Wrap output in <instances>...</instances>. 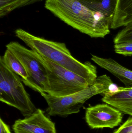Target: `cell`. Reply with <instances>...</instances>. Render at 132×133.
<instances>
[{
    "mask_svg": "<svg viewBox=\"0 0 132 133\" xmlns=\"http://www.w3.org/2000/svg\"><path fill=\"white\" fill-rule=\"evenodd\" d=\"M21 78L11 70L0 58V101L19 110L24 117L36 109L22 84Z\"/></svg>",
    "mask_w": 132,
    "mask_h": 133,
    "instance_id": "4",
    "label": "cell"
},
{
    "mask_svg": "<svg viewBox=\"0 0 132 133\" xmlns=\"http://www.w3.org/2000/svg\"><path fill=\"white\" fill-rule=\"evenodd\" d=\"M114 47L116 54L125 56H132V41L115 44Z\"/></svg>",
    "mask_w": 132,
    "mask_h": 133,
    "instance_id": "16",
    "label": "cell"
},
{
    "mask_svg": "<svg viewBox=\"0 0 132 133\" xmlns=\"http://www.w3.org/2000/svg\"><path fill=\"white\" fill-rule=\"evenodd\" d=\"M102 100L120 111L132 116V87H121L119 91L104 96Z\"/></svg>",
    "mask_w": 132,
    "mask_h": 133,
    "instance_id": "10",
    "label": "cell"
},
{
    "mask_svg": "<svg viewBox=\"0 0 132 133\" xmlns=\"http://www.w3.org/2000/svg\"><path fill=\"white\" fill-rule=\"evenodd\" d=\"M91 60L98 66L117 77L126 87H132V71L111 58H105L91 55Z\"/></svg>",
    "mask_w": 132,
    "mask_h": 133,
    "instance_id": "9",
    "label": "cell"
},
{
    "mask_svg": "<svg viewBox=\"0 0 132 133\" xmlns=\"http://www.w3.org/2000/svg\"><path fill=\"white\" fill-rule=\"evenodd\" d=\"M85 118L91 129H112L121 123L122 115L120 111L105 103L87 108Z\"/></svg>",
    "mask_w": 132,
    "mask_h": 133,
    "instance_id": "7",
    "label": "cell"
},
{
    "mask_svg": "<svg viewBox=\"0 0 132 133\" xmlns=\"http://www.w3.org/2000/svg\"><path fill=\"white\" fill-rule=\"evenodd\" d=\"M15 36L33 51L51 61L76 74L94 84L97 78V68L90 62L82 63L74 58L64 43L48 40L35 36L21 29Z\"/></svg>",
    "mask_w": 132,
    "mask_h": 133,
    "instance_id": "2",
    "label": "cell"
},
{
    "mask_svg": "<svg viewBox=\"0 0 132 133\" xmlns=\"http://www.w3.org/2000/svg\"><path fill=\"white\" fill-rule=\"evenodd\" d=\"M0 133H12L10 127L4 122L2 119L0 118Z\"/></svg>",
    "mask_w": 132,
    "mask_h": 133,
    "instance_id": "18",
    "label": "cell"
},
{
    "mask_svg": "<svg viewBox=\"0 0 132 133\" xmlns=\"http://www.w3.org/2000/svg\"><path fill=\"white\" fill-rule=\"evenodd\" d=\"M33 51L46 69L49 84V90L46 93L54 97H64L80 91L94 84L85 78Z\"/></svg>",
    "mask_w": 132,
    "mask_h": 133,
    "instance_id": "5",
    "label": "cell"
},
{
    "mask_svg": "<svg viewBox=\"0 0 132 133\" xmlns=\"http://www.w3.org/2000/svg\"><path fill=\"white\" fill-rule=\"evenodd\" d=\"M45 7L68 25L91 38H104L111 32V23L78 0H46Z\"/></svg>",
    "mask_w": 132,
    "mask_h": 133,
    "instance_id": "1",
    "label": "cell"
},
{
    "mask_svg": "<svg viewBox=\"0 0 132 133\" xmlns=\"http://www.w3.org/2000/svg\"><path fill=\"white\" fill-rule=\"evenodd\" d=\"M113 83L106 74L98 77L93 85L76 93L62 97H54L46 93L41 94L48 104L46 109L50 116L67 117L78 113L84 103L94 95L101 94L107 90Z\"/></svg>",
    "mask_w": 132,
    "mask_h": 133,
    "instance_id": "3",
    "label": "cell"
},
{
    "mask_svg": "<svg viewBox=\"0 0 132 133\" xmlns=\"http://www.w3.org/2000/svg\"><path fill=\"white\" fill-rule=\"evenodd\" d=\"M21 62L28 75L24 84L40 94L47 93L49 90L47 73L42 62L34 54L32 50L27 49L17 42H11L6 45Z\"/></svg>",
    "mask_w": 132,
    "mask_h": 133,
    "instance_id": "6",
    "label": "cell"
},
{
    "mask_svg": "<svg viewBox=\"0 0 132 133\" xmlns=\"http://www.w3.org/2000/svg\"><path fill=\"white\" fill-rule=\"evenodd\" d=\"M12 129L14 133H57L55 123L40 109L25 118L15 120Z\"/></svg>",
    "mask_w": 132,
    "mask_h": 133,
    "instance_id": "8",
    "label": "cell"
},
{
    "mask_svg": "<svg viewBox=\"0 0 132 133\" xmlns=\"http://www.w3.org/2000/svg\"><path fill=\"white\" fill-rule=\"evenodd\" d=\"M1 57L5 64L11 70L21 77L22 81L27 79L28 74L25 67L11 51L6 49L4 55Z\"/></svg>",
    "mask_w": 132,
    "mask_h": 133,
    "instance_id": "13",
    "label": "cell"
},
{
    "mask_svg": "<svg viewBox=\"0 0 132 133\" xmlns=\"http://www.w3.org/2000/svg\"><path fill=\"white\" fill-rule=\"evenodd\" d=\"M129 41H132V22L120 30L114 39V44Z\"/></svg>",
    "mask_w": 132,
    "mask_h": 133,
    "instance_id": "15",
    "label": "cell"
},
{
    "mask_svg": "<svg viewBox=\"0 0 132 133\" xmlns=\"http://www.w3.org/2000/svg\"><path fill=\"white\" fill-rule=\"evenodd\" d=\"M132 22V0H117L111 29L125 27Z\"/></svg>",
    "mask_w": 132,
    "mask_h": 133,
    "instance_id": "12",
    "label": "cell"
},
{
    "mask_svg": "<svg viewBox=\"0 0 132 133\" xmlns=\"http://www.w3.org/2000/svg\"><path fill=\"white\" fill-rule=\"evenodd\" d=\"M112 133H132V117L129 118Z\"/></svg>",
    "mask_w": 132,
    "mask_h": 133,
    "instance_id": "17",
    "label": "cell"
},
{
    "mask_svg": "<svg viewBox=\"0 0 132 133\" xmlns=\"http://www.w3.org/2000/svg\"><path fill=\"white\" fill-rule=\"evenodd\" d=\"M88 8L103 16L111 24L116 6L117 0H78Z\"/></svg>",
    "mask_w": 132,
    "mask_h": 133,
    "instance_id": "11",
    "label": "cell"
},
{
    "mask_svg": "<svg viewBox=\"0 0 132 133\" xmlns=\"http://www.w3.org/2000/svg\"><path fill=\"white\" fill-rule=\"evenodd\" d=\"M43 0H0V17H4L12 11Z\"/></svg>",
    "mask_w": 132,
    "mask_h": 133,
    "instance_id": "14",
    "label": "cell"
}]
</instances>
